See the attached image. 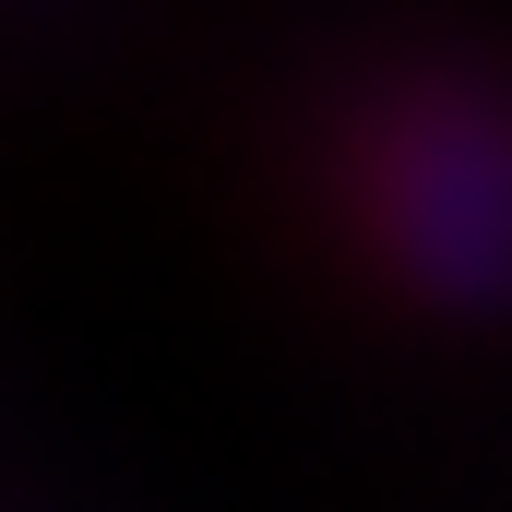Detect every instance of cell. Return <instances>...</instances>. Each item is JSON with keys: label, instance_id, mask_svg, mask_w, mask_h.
Masks as SVG:
<instances>
[{"label": "cell", "instance_id": "cell-1", "mask_svg": "<svg viewBox=\"0 0 512 512\" xmlns=\"http://www.w3.org/2000/svg\"><path fill=\"white\" fill-rule=\"evenodd\" d=\"M346 227L405 298L489 310L512 298V84L465 60H417L358 108L334 155Z\"/></svg>", "mask_w": 512, "mask_h": 512}]
</instances>
